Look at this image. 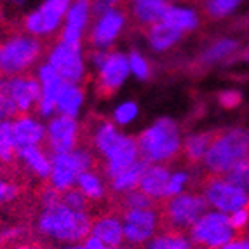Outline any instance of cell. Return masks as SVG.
Wrapping results in <instances>:
<instances>
[{
    "instance_id": "obj_1",
    "label": "cell",
    "mask_w": 249,
    "mask_h": 249,
    "mask_svg": "<svg viewBox=\"0 0 249 249\" xmlns=\"http://www.w3.org/2000/svg\"><path fill=\"white\" fill-rule=\"evenodd\" d=\"M92 216L89 211H77L61 199L47 206H40L35 229L42 237L59 244H80L91 233Z\"/></svg>"
},
{
    "instance_id": "obj_2",
    "label": "cell",
    "mask_w": 249,
    "mask_h": 249,
    "mask_svg": "<svg viewBox=\"0 0 249 249\" xmlns=\"http://www.w3.org/2000/svg\"><path fill=\"white\" fill-rule=\"evenodd\" d=\"M246 160H249V129L232 127L214 133L200 164L209 176H223Z\"/></svg>"
},
{
    "instance_id": "obj_3",
    "label": "cell",
    "mask_w": 249,
    "mask_h": 249,
    "mask_svg": "<svg viewBox=\"0 0 249 249\" xmlns=\"http://www.w3.org/2000/svg\"><path fill=\"white\" fill-rule=\"evenodd\" d=\"M183 138L179 125L173 119H159L138 138L140 157L148 164H167L181 152Z\"/></svg>"
},
{
    "instance_id": "obj_4",
    "label": "cell",
    "mask_w": 249,
    "mask_h": 249,
    "mask_svg": "<svg viewBox=\"0 0 249 249\" xmlns=\"http://www.w3.org/2000/svg\"><path fill=\"white\" fill-rule=\"evenodd\" d=\"M44 44L30 34H14L0 42V75H23L40 59Z\"/></svg>"
},
{
    "instance_id": "obj_5",
    "label": "cell",
    "mask_w": 249,
    "mask_h": 249,
    "mask_svg": "<svg viewBox=\"0 0 249 249\" xmlns=\"http://www.w3.org/2000/svg\"><path fill=\"white\" fill-rule=\"evenodd\" d=\"M51 175L49 185L58 192H65L77 185V179L84 171L94 169V152L88 146H77L68 154L51 155Z\"/></svg>"
},
{
    "instance_id": "obj_6",
    "label": "cell",
    "mask_w": 249,
    "mask_h": 249,
    "mask_svg": "<svg viewBox=\"0 0 249 249\" xmlns=\"http://www.w3.org/2000/svg\"><path fill=\"white\" fill-rule=\"evenodd\" d=\"M208 202L200 192H183L162 206V229L185 232L208 211Z\"/></svg>"
},
{
    "instance_id": "obj_7",
    "label": "cell",
    "mask_w": 249,
    "mask_h": 249,
    "mask_svg": "<svg viewBox=\"0 0 249 249\" xmlns=\"http://www.w3.org/2000/svg\"><path fill=\"white\" fill-rule=\"evenodd\" d=\"M235 235L237 232L230 225L229 214L220 211H206L188 229V237L194 246H202L208 249H220Z\"/></svg>"
},
{
    "instance_id": "obj_8",
    "label": "cell",
    "mask_w": 249,
    "mask_h": 249,
    "mask_svg": "<svg viewBox=\"0 0 249 249\" xmlns=\"http://www.w3.org/2000/svg\"><path fill=\"white\" fill-rule=\"evenodd\" d=\"M200 194L204 196L209 208L225 214H230L237 209L249 208L248 192L225 176H209L204 181Z\"/></svg>"
},
{
    "instance_id": "obj_9",
    "label": "cell",
    "mask_w": 249,
    "mask_h": 249,
    "mask_svg": "<svg viewBox=\"0 0 249 249\" xmlns=\"http://www.w3.org/2000/svg\"><path fill=\"white\" fill-rule=\"evenodd\" d=\"M71 2L73 0H42L37 9L30 11L23 18L25 32L38 38H46L58 34Z\"/></svg>"
},
{
    "instance_id": "obj_10",
    "label": "cell",
    "mask_w": 249,
    "mask_h": 249,
    "mask_svg": "<svg viewBox=\"0 0 249 249\" xmlns=\"http://www.w3.org/2000/svg\"><path fill=\"white\" fill-rule=\"evenodd\" d=\"M124 241L129 246H145L152 237L157 235L162 227V214L159 209H125L122 213Z\"/></svg>"
},
{
    "instance_id": "obj_11",
    "label": "cell",
    "mask_w": 249,
    "mask_h": 249,
    "mask_svg": "<svg viewBox=\"0 0 249 249\" xmlns=\"http://www.w3.org/2000/svg\"><path fill=\"white\" fill-rule=\"evenodd\" d=\"M80 125L77 117L53 115L46 125V145L51 155L68 154L79 146Z\"/></svg>"
},
{
    "instance_id": "obj_12",
    "label": "cell",
    "mask_w": 249,
    "mask_h": 249,
    "mask_svg": "<svg viewBox=\"0 0 249 249\" xmlns=\"http://www.w3.org/2000/svg\"><path fill=\"white\" fill-rule=\"evenodd\" d=\"M58 71L65 82L82 84L86 79V63H84L82 47H71L58 42L47 53V61Z\"/></svg>"
},
{
    "instance_id": "obj_13",
    "label": "cell",
    "mask_w": 249,
    "mask_h": 249,
    "mask_svg": "<svg viewBox=\"0 0 249 249\" xmlns=\"http://www.w3.org/2000/svg\"><path fill=\"white\" fill-rule=\"evenodd\" d=\"M125 21H127V16L122 7L108 9L107 13L96 16L91 32H89V44L94 49L108 51L122 34Z\"/></svg>"
},
{
    "instance_id": "obj_14",
    "label": "cell",
    "mask_w": 249,
    "mask_h": 249,
    "mask_svg": "<svg viewBox=\"0 0 249 249\" xmlns=\"http://www.w3.org/2000/svg\"><path fill=\"white\" fill-rule=\"evenodd\" d=\"M91 16L92 0H73L59 30L58 42L71 47H82V38L88 32Z\"/></svg>"
},
{
    "instance_id": "obj_15",
    "label": "cell",
    "mask_w": 249,
    "mask_h": 249,
    "mask_svg": "<svg viewBox=\"0 0 249 249\" xmlns=\"http://www.w3.org/2000/svg\"><path fill=\"white\" fill-rule=\"evenodd\" d=\"M101 157H103L105 178L112 179L113 176L119 175L121 171L127 169L129 166H133L134 162L140 159L138 140L121 133V136L117 138L115 142L112 143V146Z\"/></svg>"
},
{
    "instance_id": "obj_16",
    "label": "cell",
    "mask_w": 249,
    "mask_h": 249,
    "mask_svg": "<svg viewBox=\"0 0 249 249\" xmlns=\"http://www.w3.org/2000/svg\"><path fill=\"white\" fill-rule=\"evenodd\" d=\"M127 54L119 51H108L103 65L98 68V92L101 96H110L121 88L129 77Z\"/></svg>"
},
{
    "instance_id": "obj_17",
    "label": "cell",
    "mask_w": 249,
    "mask_h": 249,
    "mask_svg": "<svg viewBox=\"0 0 249 249\" xmlns=\"http://www.w3.org/2000/svg\"><path fill=\"white\" fill-rule=\"evenodd\" d=\"M7 88L18 108V115L32 113L37 108L42 94L40 82L37 77L28 73L13 75V77H7Z\"/></svg>"
},
{
    "instance_id": "obj_18",
    "label": "cell",
    "mask_w": 249,
    "mask_h": 249,
    "mask_svg": "<svg viewBox=\"0 0 249 249\" xmlns=\"http://www.w3.org/2000/svg\"><path fill=\"white\" fill-rule=\"evenodd\" d=\"M37 79L40 82L42 94L38 105L35 108L38 117H53V113L56 112V101H58L59 89H61L65 80L59 77V73L51 67L49 63H42L37 68Z\"/></svg>"
},
{
    "instance_id": "obj_19",
    "label": "cell",
    "mask_w": 249,
    "mask_h": 249,
    "mask_svg": "<svg viewBox=\"0 0 249 249\" xmlns=\"http://www.w3.org/2000/svg\"><path fill=\"white\" fill-rule=\"evenodd\" d=\"M13 133L18 150L25 146H38L46 143V125L37 117L23 113L13 119Z\"/></svg>"
},
{
    "instance_id": "obj_20",
    "label": "cell",
    "mask_w": 249,
    "mask_h": 249,
    "mask_svg": "<svg viewBox=\"0 0 249 249\" xmlns=\"http://www.w3.org/2000/svg\"><path fill=\"white\" fill-rule=\"evenodd\" d=\"M98 237L107 248L121 246L124 242V227H122V216L117 213H103V214L92 218L91 233Z\"/></svg>"
},
{
    "instance_id": "obj_21",
    "label": "cell",
    "mask_w": 249,
    "mask_h": 249,
    "mask_svg": "<svg viewBox=\"0 0 249 249\" xmlns=\"http://www.w3.org/2000/svg\"><path fill=\"white\" fill-rule=\"evenodd\" d=\"M173 171L169 169V166L166 164H148L143 173L142 179H140V185L138 188L146 194L152 200L155 202H160V200H166V188L167 181H169V176Z\"/></svg>"
},
{
    "instance_id": "obj_22",
    "label": "cell",
    "mask_w": 249,
    "mask_h": 249,
    "mask_svg": "<svg viewBox=\"0 0 249 249\" xmlns=\"http://www.w3.org/2000/svg\"><path fill=\"white\" fill-rule=\"evenodd\" d=\"M18 160L23 164L30 175L37 179H49L51 175V154L47 148L38 146H25V148L18 150Z\"/></svg>"
},
{
    "instance_id": "obj_23",
    "label": "cell",
    "mask_w": 249,
    "mask_h": 249,
    "mask_svg": "<svg viewBox=\"0 0 249 249\" xmlns=\"http://www.w3.org/2000/svg\"><path fill=\"white\" fill-rule=\"evenodd\" d=\"M171 5V0H129V11L138 25H155L162 19L164 13Z\"/></svg>"
},
{
    "instance_id": "obj_24",
    "label": "cell",
    "mask_w": 249,
    "mask_h": 249,
    "mask_svg": "<svg viewBox=\"0 0 249 249\" xmlns=\"http://www.w3.org/2000/svg\"><path fill=\"white\" fill-rule=\"evenodd\" d=\"M160 21H164L171 28L181 32L183 35L187 34V32L197 30L200 25L199 13H197L196 9L187 7V5H173V4L167 7V11L164 13Z\"/></svg>"
},
{
    "instance_id": "obj_25",
    "label": "cell",
    "mask_w": 249,
    "mask_h": 249,
    "mask_svg": "<svg viewBox=\"0 0 249 249\" xmlns=\"http://www.w3.org/2000/svg\"><path fill=\"white\" fill-rule=\"evenodd\" d=\"M84 98H86V94H84L80 84L63 82L58 94V101H56V112L61 115L77 117L84 105Z\"/></svg>"
},
{
    "instance_id": "obj_26",
    "label": "cell",
    "mask_w": 249,
    "mask_h": 249,
    "mask_svg": "<svg viewBox=\"0 0 249 249\" xmlns=\"http://www.w3.org/2000/svg\"><path fill=\"white\" fill-rule=\"evenodd\" d=\"M181 38H183L181 32L171 28L164 21H159V23L150 25L148 28H146V40H148L150 47L154 51H157V53H164V51L171 49V47L176 46Z\"/></svg>"
},
{
    "instance_id": "obj_27",
    "label": "cell",
    "mask_w": 249,
    "mask_h": 249,
    "mask_svg": "<svg viewBox=\"0 0 249 249\" xmlns=\"http://www.w3.org/2000/svg\"><path fill=\"white\" fill-rule=\"evenodd\" d=\"M146 166H148V162H145L140 157L133 166H129L127 169L121 171V173L113 176L112 179H108V185H110V188H112L115 194H119V196H122L125 192L136 190Z\"/></svg>"
},
{
    "instance_id": "obj_28",
    "label": "cell",
    "mask_w": 249,
    "mask_h": 249,
    "mask_svg": "<svg viewBox=\"0 0 249 249\" xmlns=\"http://www.w3.org/2000/svg\"><path fill=\"white\" fill-rule=\"evenodd\" d=\"M213 136H214V133H196L188 134L183 140L181 154L190 166H196V164L202 162L204 155H206V152H208L209 145L213 142Z\"/></svg>"
},
{
    "instance_id": "obj_29",
    "label": "cell",
    "mask_w": 249,
    "mask_h": 249,
    "mask_svg": "<svg viewBox=\"0 0 249 249\" xmlns=\"http://www.w3.org/2000/svg\"><path fill=\"white\" fill-rule=\"evenodd\" d=\"M145 249H194L188 233L164 229L145 244Z\"/></svg>"
},
{
    "instance_id": "obj_30",
    "label": "cell",
    "mask_w": 249,
    "mask_h": 249,
    "mask_svg": "<svg viewBox=\"0 0 249 249\" xmlns=\"http://www.w3.org/2000/svg\"><path fill=\"white\" fill-rule=\"evenodd\" d=\"M75 187L88 197L89 202L103 200L105 196H107V183H105V178L96 169L84 171L82 175L79 176V179H77V185H75Z\"/></svg>"
},
{
    "instance_id": "obj_31",
    "label": "cell",
    "mask_w": 249,
    "mask_h": 249,
    "mask_svg": "<svg viewBox=\"0 0 249 249\" xmlns=\"http://www.w3.org/2000/svg\"><path fill=\"white\" fill-rule=\"evenodd\" d=\"M18 160V146L14 142L13 121H0V164L11 166Z\"/></svg>"
},
{
    "instance_id": "obj_32",
    "label": "cell",
    "mask_w": 249,
    "mask_h": 249,
    "mask_svg": "<svg viewBox=\"0 0 249 249\" xmlns=\"http://www.w3.org/2000/svg\"><path fill=\"white\" fill-rule=\"evenodd\" d=\"M237 47H239V42L235 38H220L200 54V63H204V65L220 63L225 58H229L230 54L235 53Z\"/></svg>"
},
{
    "instance_id": "obj_33",
    "label": "cell",
    "mask_w": 249,
    "mask_h": 249,
    "mask_svg": "<svg viewBox=\"0 0 249 249\" xmlns=\"http://www.w3.org/2000/svg\"><path fill=\"white\" fill-rule=\"evenodd\" d=\"M241 2L242 0H202V9L211 19H221L230 16Z\"/></svg>"
},
{
    "instance_id": "obj_34",
    "label": "cell",
    "mask_w": 249,
    "mask_h": 249,
    "mask_svg": "<svg viewBox=\"0 0 249 249\" xmlns=\"http://www.w3.org/2000/svg\"><path fill=\"white\" fill-rule=\"evenodd\" d=\"M14 117H18V108L9 92L7 75H0V121H13Z\"/></svg>"
},
{
    "instance_id": "obj_35",
    "label": "cell",
    "mask_w": 249,
    "mask_h": 249,
    "mask_svg": "<svg viewBox=\"0 0 249 249\" xmlns=\"http://www.w3.org/2000/svg\"><path fill=\"white\" fill-rule=\"evenodd\" d=\"M155 200L150 199L146 194H143L140 188L136 190H131V192H125L122 194V199H121V206L122 209H146V208H154Z\"/></svg>"
},
{
    "instance_id": "obj_36",
    "label": "cell",
    "mask_w": 249,
    "mask_h": 249,
    "mask_svg": "<svg viewBox=\"0 0 249 249\" xmlns=\"http://www.w3.org/2000/svg\"><path fill=\"white\" fill-rule=\"evenodd\" d=\"M192 181V173L190 171H175L171 173L169 181H167V188H166V200L171 199V197L179 196L183 192L187 190L188 183Z\"/></svg>"
},
{
    "instance_id": "obj_37",
    "label": "cell",
    "mask_w": 249,
    "mask_h": 249,
    "mask_svg": "<svg viewBox=\"0 0 249 249\" xmlns=\"http://www.w3.org/2000/svg\"><path fill=\"white\" fill-rule=\"evenodd\" d=\"M127 61H129V71L140 80H146L152 73L150 70V65L146 61V58L143 56L140 51H131L127 54Z\"/></svg>"
},
{
    "instance_id": "obj_38",
    "label": "cell",
    "mask_w": 249,
    "mask_h": 249,
    "mask_svg": "<svg viewBox=\"0 0 249 249\" xmlns=\"http://www.w3.org/2000/svg\"><path fill=\"white\" fill-rule=\"evenodd\" d=\"M61 200L67 204V206H70L71 209H77V211H89V199L84 196L77 187L61 192Z\"/></svg>"
},
{
    "instance_id": "obj_39",
    "label": "cell",
    "mask_w": 249,
    "mask_h": 249,
    "mask_svg": "<svg viewBox=\"0 0 249 249\" xmlns=\"http://www.w3.org/2000/svg\"><path fill=\"white\" fill-rule=\"evenodd\" d=\"M138 115V105L134 101H125L113 110V122L119 125H125L133 122Z\"/></svg>"
},
{
    "instance_id": "obj_40",
    "label": "cell",
    "mask_w": 249,
    "mask_h": 249,
    "mask_svg": "<svg viewBox=\"0 0 249 249\" xmlns=\"http://www.w3.org/2000/svg\"><path fill=\"white\" fill-rule=\"evenodd\" d=\"M225 178H229L230 181H233L235 185H239L241 188H244L249 194V160L242 162L237 167H233L230 173L223 175Z\"/></svg>"
},
{
    "instance_id": "obj_41",
    "label": "cell",
    "mask_w": 249,
    "mask_h": 249,
    "mask_svg": "<svg viewBox=\"0 0 249 249\" xmlns=\"http://www.w3.org/2000/svg\"><path fill=\"white\" fill-rule=\"evenodd\" d=\"M18 196H19V185L7 179L0 173V204L13 202L14 199H18Z\"/></svg>"
},
{
    "instance_id": "obj_42",
    "label": "cell",
    "mask_w": 249,
    "mask_h": 249,
    "mask_svg": "<svg viewBox=\"0 0 249 249\" xmlns=\"http://www.w3.org/2000/svg\"><path fill=\"white\" fill-rule=\"evenodd\" d=\"M229 218H230L232 229L235 230V232H242V230L249 225V208L237 209V211L230 213Z\"/></svg>"
},
{
    "instance_id": "obj_43",
    "label": "cell",
    "mask_w": 249,
    "mask_h": 249,
    "mask_svg": "<svg viewBox=\"0 0 249 249\" xmlns=\"http://www.w3.org/2000/svg\"><path fill=\"white\" fill-rule=\"evenodd\" d=\"M124 0H92V14L100 16V14L107 13L108 9L121 7V4Z\"/></svg>"
},
{
    "instance_id": "obj_44",
    "label": "cell",
    "mask_w": 249,
    "mask_h": 249,
    "mask_svg": "<svg viewBox=\"0 0 249 249\" xmlns=\"http://www.w3.org/2000/svg\"><path fill=\"white\" fill-rule=\"evenodd\" d=\"M25 235V230L21 227H7L0 230V242H14Z\"/></svg>"
},
{
    "instance_id": "obj_45",
    "label": "cell",
    "mask_w": 249,
    "mask_h": 249,
    "mask_svg": "<svg viewBox=\"0 0 249 249\" xmlns=\"http://www.w3.org/2000/svg\"><path fill=\"white\" fill-rule=\"evenodd\" d=\"M220 103L225 108H235L237 105L241 103V94L237 91H223L220 94Z\"/></svg>"
},
{
    "instance_id": "obj_46",
    "label": "cell",
    "mask_w": 249,
    "mask_h": 249,
    "mask_svg": "<svg viewBox=\"0 0 249 249\" xmlns=\"http://www.w3.org/2000/svg\"><path fill=\"white\" fill-rule=\"evenodd\" d=\"M220 249H249V237L248 235H235L232 241H229Z\"/></svg>"
},
{
    "instance_id": "obj_47",
    "label": "cell",
    "mask_w": 249,
    "mask_h": 249,
    "mask_svg": "<svg viewBox=\"0 0 249 249\" xmlns=\"http://www.w3.org/2000/svg\"><path fill=\"white\" fill-rule=\"evenodd\" d=\"M11 249H47V248L38 244V242H21V244H14Z\"/></svg>"
},
{
    "instance_id": "obj_48",
    "label": "cell",
    "mask_w": 249,
    "mask_h": 249,
    "mask_svg": "<svg viewBox=\"0 0 249 249\" xmlns=\"http://www.w3.org/2000/svg\"><path fill=\"white\" fill-rule=\"evenodd\" d=\"M5 5H9V7H13V9H21V7H25L26 2L28 0H2Z\"/></svg>"
},
{
    "instance_id": "obj_49",
    "label": "cell",
    "mask_w": 249,
    "mask_h": 249,
    "mask_svg": "<svg viewBox=\"0 0 249 249\" xmlns=\"http://www.w3.org/2000/svg\"><path fill=\"white\" fill-rule=\"evenodd\" d=\"M59 249H86L82 244H70V246H65V248H59Z\"/></svg>"
},
{
    "instance_id": "obj_50",
    "label": "cell",
    "mask_w": 249,
    "mask_h": 249,
    "mask_svg": "<svg viewBox=\"0 0 249 249\" xmlns=\"http://www.w3.org/2000/svg\"><path fill=\"white\" fill-rule=\"evenodd\" d=\"M107 249H134L133 246H113V248H107Z\"/></svg>"
},
{
    "instance_id": "obj_51",
    "label": "cell",
    "mask_w": 249,
    "mask_h": 249,
    "mask_svg": "<svg viewBox=\"0 0 249 249\" xmlns=\"http://www.w3.org/2000/svg\"><path fill=\"white\" fill-rule=\"evenodd\" d=\"M194 249H208V248H202V246H194Z\"/></svg>"
},
{
    "instance_id": "obj_52",
    "label": "cell",
    "mask_w": 249,
    "mask_h": 249,
    "mask_svg": "<svg viewBox=\"0 0 249 249\" xmlns=\"http://www.w3.org/2000/svg\"><path fill=\"white\" fill-rule=\"evenodd\" d=\"M244 59H248V61H249V51H248V53L244 54Z\"/></svg>"
}]
</instances>
